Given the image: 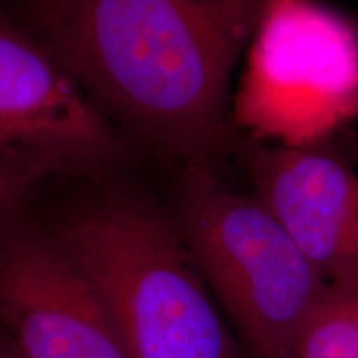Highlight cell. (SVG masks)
<instances>
[{
    "instance_id": "obj_1",
    "label": "cell",
    "mask_w": 358,
    "mask_h": 358,
    "mask_svg": "<svg viewBox=\"0 0 358 358\" xmlns=\"http://www.w3.org/2000/svg\"><path fill=\"white\" fill-rule=\"evenodd\" d=\"M264 0H60L45 43L106 122L182 168H216L237 134L232 88Z\"/></svg>"
},
{
    "instance_id": "obj_2",
    "label": "cell",
    "mask_w": 358,
    "mask_h": 358,
    "mask_svg": "<svg viewBox=\"0 0 358 358\" xmlns=\"http://www.w3.org/2000/svg\"><path fill=\"white\" fill-rule=\"evenodd\" d=\"M48 227L100 295L128 358H249L174 216L145 194L93 187Z\"/></svg>"
},
{
    "instance_id": "obj_3",
    "label": "cell",
    "mask_w": 358,
    "mask_h": 358,
    "mask_svg": "<svg viewBox=\"0 0 358 358\" xmlns=\"http://www.w3.org/2000/svg\"><path fill=\"white\" fill-rule=\"evenodd\" d=\"M173 216L248 357L294 358L329 284L267 206L227 186L216 168H187Z\"/></svg>"
},
{
    "instance_id": "obj_4",
    "label": "cell",
    "mask_w": 358,
    "mask_h": 358,
    "mask_svg": "<svg viewBox=\"0 0 358 358\" xmlns=\"http://www.w3.org/2000/svg\"><path fill=\"white\" fill-rule=\"evenodd\" d=\"M358 120V27L319 0H264L232 88L236 134L319 150Z\"/></svg>"
},
{
    "instance_id": "obj_5",
    "label": "cell",
    "mask_w": 358,
    "mask_h": 358,
    "mask_svg": "<svg viewBox=\"0 0 358 358\" xmlns=\"http://www.w3.org/2000/svg\"><path fill=\"white\" fill-rule=\"evenodd\" d=\"M128 141L43 38L0 17V155L35 182L108 181L129 155Z\"/></svg>"
},
{
    "instance_id": "obj_6",
    "label": "cell",
    "mask_w": 358,
    "mask_h": 358,
    "mask_svg": "<svg viewBox=\"0 0 358 358\" xmlns=\"http://www.w3.org/2000/svg\"><path fill=\"white\" fill-rule=\"evenodd\" d=\"M0 329L27 358H128L82 267L25 216L0 231Z\"/></svg>"
},
{
    "instance_id": "obj_7",
    "label": "cell",
    "mask_w": 358,
    "mask_h": 358,
    "mask_svg": "<svg viewBox=\"0 0 358 358\" xmlns=\"http://www.w3.org/2000/svg\"><path fill=\"white\" fill-rule=\"evenodd\" d=\"M252 192L329 285L358 289V174L319 150L237 138Z\"/></svg>"
},
{
    "instance_id": "obj_8",
    "label": "cell",
    "mask_w": 358,
    "mask_h": 358,
    "mask_svg": "<svg viewBox=\"0 0 358 358\" xmlns=\"http://www.w3.org/2000/svg\"><path fill=\"white\" fill-rule=\"evenodd\" d=\"M294 358H358V289L327 287L302 327Z\"/></svg>"
},
{
    "instance_id": "obj_9",
    "label": "cell",
    "mask_w": 358,
    "mask_h": 358,
    "mask_svg": "<svg viewBox=\"0 0 358 358\" xmlns=\"http://www.w3.org/2000/svg\"><path fill=\"white\" fill-rule=\"evenodd\" d=\"M37 182L0 155V231L25 216Z\"/></svg>"
},
{
    "instance_id": "obj_10",
    "label": "cell",
    "mask_w": 358,
    "mask_h": 358,
    "mask_svg": "<svg viewBox=\"0 0 358 358\" xmlns=\"http://www.w3.org/2000/svg\"><path fill=\"white\" fill-rule=\"evenodd\" d=\"M0 358H27L19 348L12 343L7 334L0 329Z\"/></svg>"
},
{
    "instance_id": "obj_11",
    "label": "cell",
    "mask_w": 358,
    "mask_h": 358,
    "mask_svg": "<svg viewBox=\"0 0 358 358\" xmlns=\"http://www.w3.org/2000/svg\"><path fill=\"white\" fill-rule=\"evenodd\" d=\"M60 2V0H38L37 2V10H40V8H47V7H52L55 6V3Z\"/></svg>"
}]
</instances>
